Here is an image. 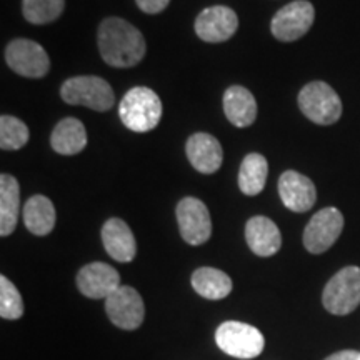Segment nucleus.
I'll use <instances>...</instances> for the list:
<instances>
[{"mask_svg":"<svg viewBox=\"0 0 360 360\" xmlns=\"http://www.w3.org/2000/svg\"><path fill=\"white\" fill-rule=\"evenodd\" d=\"M97 44L107 64L119 69L137 65L146 56V40L141 30L127 20L109 17L98 27Z\"/></svg>","mask_w":360,"mask_h":360,"instance_id":"nucleus-1","label":"nucleus"},{"mask_svg":"<svg viewBox=\"0 0 360 360\" xmlns=\"http://www.w3.org/2000/svg\"><path fill=\"white\" fill-rule=\"evenodd\" d=\"M119 117L132 132H148L162 119L160 97L148 87L130 89L119 103Z\"/></svg>","mask_w":360,"mask_h":360,"instance_id":"nucleus-2","label":"nucleus"},{"mask_svg":"<svg viewBox=\"0 0 360 360\" xmlns=\"http://www.w3.org/2000/svg\"><path fill=\"white\" fill-rule=\"evenodd\" d=\"M60 96L70 105H84L97 112L112 109L115 102L110 84L96 75H79L65 80L60 87Z\"/></svg>","mask_w":360,"mask_h":360,"instance_id":"nucleus-3","label":"nucleus"},{"mask_svg":"<svg viewBox=\"0 0 360 360\" xmlns=\"http://www.w3.org/2000/svg\"><path fill=\"white\" fill-rule=\"evenodd\" d=\"M219 349L233 359H255L264 352V335L250 323L229 321L220 323L215 332Z\"/></svg>","mask_w":360,"mask_h":360,"instance_id":"nucleus-4","label":"nucleus"},{"mask_svg":"<svg viewBox=\"0 0 360 360\" xmlns=\"http://www.w3.org/2000/svg\"><path fill=\"white\" fill-rule=\"evenodd\" d=\"M326 310L334 315H347L360 305V267L349 265L327 282L322 294Z\"/></svg>","mask_w":360,"mask_h":360,"instance_id":"nucleus-5","label":"nucleus"},{"mask_svg":"<svg viewBox=\"0 0 360 360\" xmlns=\"http://www.w3.org/2000/svg\"><path fill=\"white\" fill-rule=\"evenodd\" d=\"M299 107L309 120L319 125H332L340 119V97L326 82H310L300 90Z\"/></svg>","mask_w":360,"mask_h":360,"instance_id":"nucleus-6","label":"nucleus"},{"mask_svg":"<svg viewBox=\"0 0 360 360\" xmlns=\"http://www.w3.org/2000/svg\"><path fill=\"white\" fill-rule=\"evenodd\" d=\"M314 19L315 8L309 0H294L274 15L270 30L281 42H294L309 32Z\"/></svg>","mask_w":360,"mask_h":360,"instance_id":"nucleus-7","label":"nucleus"},{"mask_svg":"<svg viewBox=\"0 0 360 360\" xmlns=\"http://www.w3.org/2000/svg\"><path fill=\"white\" fill-rule=\"evenodd\" d=\"M6 60L15 74L29 79L44 77L51 69L45 49L30 39L12 40L6 49Z\"/></svg>","mask_w":360,"mask_h":360,"instance_id":"nucleus-8","label":"nucleus"},{"mask_svg":"<svg viewBox=\"0 0 360 360\" xmlns=\"http://www.w3.org/2000/svg\"><path fill=\"white\" fill-rule=\"evenodd\" d=\"M344 231V215L335 207H326L310 219L304 231V245L310 254H323Z\"/></svg>","mask_w":360,"mask_h":360,"instance_id":"nucleus-9","label":"nucleus"},{"mask_svg":"<svg viewBox=\"0 0 360 360\" xmlns=\"http://www.w3.org/2000/svg\"><path fill=\"white\" fill-rule=\"evenodd\" d=\"M179 231L191 245H202L212 236V222L207 205L195 197H186L177 205Z\"/></svg>","mask_w":360,"mask_h":360,"instance_id":"nucleus-10","label":"nucleus"},{"mask_svg":"<svg viewBox=\"0 0 360 360\" xmlns=\"http://www.w3.org/2000/svg\"><path fill=\"white\" fill-rule=\"evenodd\" d=\"M105 312L115 327L135 330L142 326L146 309L141 294L130 285H120L105 299Z\"/></svg>","mask_w":360,"mask_h":360,"instance_id":"nucleus-11","label":"nucleus"},{"mask_svg":"<svg viewBox=\"0 0 360 360\" xmlns=\"http://www.w3.org/2000/svg\"><path fill=\"white\" fill-rule=\"evenodd\" d=\"M238 17L231 7L214 6L202 11L195 19V32L204 42H225L237 32Z\"/></svg>","mask_w":360,"mask_h":360,"instance_id":"nucleus-12","label":"nucleus"},{"mask_svg":"<svg viewBox=\"0 0 360 360\" xmlns=\"http://www.w3.org/2000/svg\"><path fill=\"white\" fill-rule=\"evenodd\" d=\"M77 287L89 299L105 300L120 287V276L109 264L92 262L79 270Z\"/></svg>","mask_w":360,"mask_h":360,"instance_id":"nucleus-13","label":"nucleus"},{"mask_svg":"<svg viewBox=\"0 0 360 360\" xmlns=\"http://www.w3.org/2000/svg\"><path fill=\"white\" fill-rule=\"evenodd\" d=\"M278 195L282 204L292 212H307L317 200V191L312 180L295 170H287L281 175Z\"/></svg>","mask_w":360,"mask_h":360,"instance_id":"nucleus-14","label":"nucleus"},{"mask_svg":"<svg viewBox=\"0 0 360 360\" xmlns=\"http://www.w3.org/2000/svg\"><path fill=\"white\" fill-rule=\"evenodd\" d=\"M186 152L192 167L200 174L217 172L224 162L222 146L214 135L197 132L188 137Z\"/></svg>","mask_w":360,"mask_h":360,"instance_id":"nucleus-15","label":"nucleus"},{"mask_svg":"<svg viewBox=\"0 0 360 360\" xmlns=\"http://www.w3.org/2000/svg\"><path fill=\"white\" fill-rule=\"evenodd\" d=\"M102 242L107 254L117 262H132L137 255V242L122 219H109L102 227Z\"/></svg>","mask_w":360,"mask_h":360,"instance_id":"nucleus-16","label":"nucleus"},{"mask_svg":"<svg viewBox=\"0 0 360 360\" xmlns=\"http://www.w3.org/2000/svg\"><path fill=\"white\" fill-rule=\"evenodd\" d=\"M245 238L250 250L259 257H272L282 247V236L276 224L264 215H255L245 225Z\"/></svg>","mask_w":360,"mask_h":360,"instance_id":"nucleus-17","label":"nucleus"},{"mask_svg":"<svg viewBox=\"0 0 360 360\" xmlns=\"http://www.w3.org/2000/svg\"><path fill=\"white\" fill-rule=\"evenodd\" d=\"M224 112L229 122L236 127H249L257 119V102L250 90L240 85H232L224 94Z\"/></svg>","mask_w":360,"mask_h":360,"instance_id":"nucleus-18","label":"nucleus"},{"mask_svg":"<svg viewBox=\"0 0 360 360\" xmlns=\"http://www.w3.org/2000/svg\"><path fill=\"white\" fill-rule=\"evenodd\" d=\"M51 146L60 155L79 154L87 146V130L79 119L67 117L52 130Z\"/></svg>","mask_w":360,"mask_h":360,"instance_id":"nucleus-19","label":"nucleus"},{"mask_svg":"<svg viewBox=\"0 0 360 360\" xmlns=\"http://www.w3.org/2000/svg\"><path fill=\"white\" fill-rule=\"evenodd\" d=\"M20 212V187L11 174L0 175V236L7 237L15 231Z\"/></svg>","mask_w":360,"mask_h":360,"instance_id":"nucleus-20","label":"nucleus"},{"mask_svg":"<svg viewBox=\"0 0 360 360\" xmlns=\"http://www.w3.org/2000/svg\"><path fill=\"white\" fill-rule=\"evenodd\" d=\"M56 207L45 195H34L24 205V224L34 236H49L56 227Z\"/></svg>","mask_w":360,"mask_h":360,"instance_id":"nucleus-21","label":"nucleus"},{"mask_svg":"<svg viewBox=\"0 0 360 360\" xmlns=\"http://www.w3.org/2000/svg\"><path fill=\"white\" fill-rule=\"evenodd\" d=\"M192 287L209 300L225 299L232 292V281L227 274L214 267H200L192 274Z\"/></svg>","mask_w":360,"mask_h":360,"instance_id":"nucleus-22","label":"nucleus"},{"mask_svg":"<svg viewBox=\"0 0 360 360\" xmlns=\"http://www.w3.org/2000/svg\"><path fill=\"white\" fill-rule=\"evenodd\" d=\"M269 175V162L260 154H249L238 169V188L245 195L254 197L264 191Z\"/></svg>","mask_w":360,"mask_h":360,"instance_id":"nucleus-23","label":"nucleus"},{"mask_svg":"<svg viewBox=\"0 0 360 360\" xmlns=\"http://www.w3.org/2000/svg\"><path fill=\"white\" fill-rule=\"evenodd\" d=\"M65 0H24L22 13L25 20L35 25L51 24L62 15Z\"/></svg>","mask_w":360,"mask_h":360,"instance_id":"nucleus-24","label":"nucleus"},{"mask_svg":"<svg viewBox=\"0 0 360 360\" xmlns=\"http://www.w3.org/2000/svg\"><path fill=\"white\" fill-rule=\"evenodd\" d=\"M29 127L12 115L0 117V147L2 150H19L29 142Z\"/></svg>","mask_w":360,"mask_h":360,"instance_id":"nucleus-25","label":"nucleus"},{"mask_svg":"<svg viewBox=\"0 0 360 360\" xmlns=\"http://www.w3.org/2000/svg\"><path fill=\"white\" fill-rule=\"evenodd\" d=\"M24 315V302L20 292L6 276L0 277V317L17 321Z\"/></svg>","mask_w":360,"mask_h":360,"instance_id":"nucleus-26","label":"nucleus"},{"mask_svg":"<svg viewBox=\"0 0 360 360\" xmlns=\"http://www.w3.org/2000/svg\"><path fill=\"white\" fill-rule=\"evenodd\" d=\"M139 8L146 13H160L164 8H167L170 0H135Z\"/></svg>","mask_w":360,"mask_h":360,"instance_id":"nucleus-27","label":"nucleus"},{"mask_svg":"<svg viewBox=\"0 0 360 360\" xmlns=\"http://www.w3.org/2000/svg\"><path fill=\"white\" fill-rule=\"evenodd\" d=\"M359 354L357 350H340V352H335L332 355H328L327 359L323 360H359Z\"/></svg>","mask_w":360,"mask_h":360,"instance_id":"nucleus-28","label":"nucleus"},{"mask_svg":"<svg viewBox=\"0 0 360 360\" xmlns=\"http://www.w3.org/2000/svg\"><path fill=\"white\" fill-rule=\"evenodd\" d=\"M359 360H360V354H359Z\"/></svg>","mask_w":360,"mask_h":360,"instance_id":"nucleus-29","label":"nucleus"}]
</instances>
